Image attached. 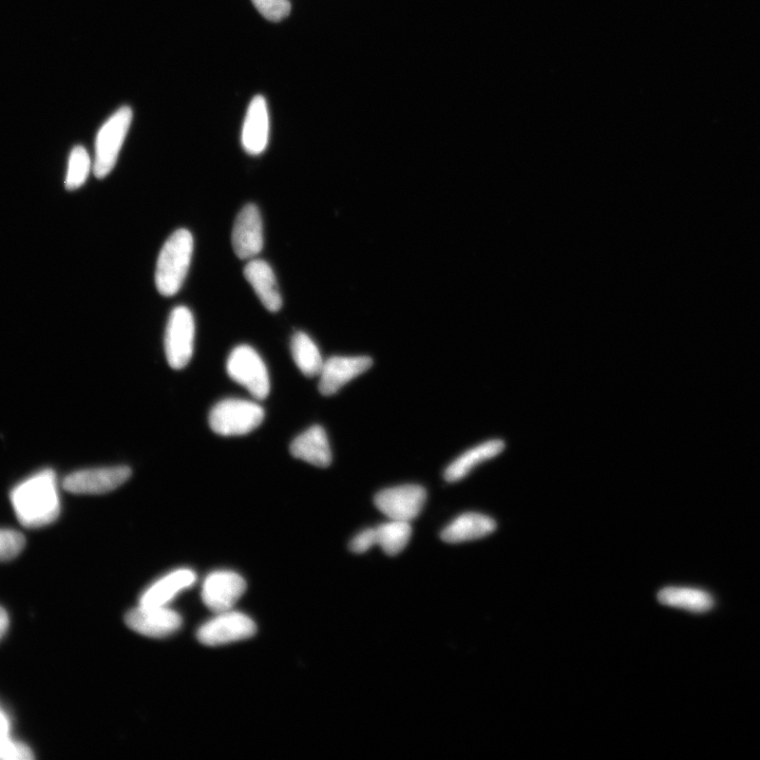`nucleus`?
<instances>
[{
  "instance_id": "obj_12",
  "label": "nucleus",
  "mask_w": 760,
  "mask_h": 760,
  "mask_svg": "<svg viewBox=\"0 0 760 760\" xmlns=\"http://www.w3.org/2000/svg\"><path fill=\"white\" fill-rule=\"evenodd\" d=\"M232 243L235 254L242 260L253 259L263 249V222L259 208L247 204L236 218Z\"/></svg>"
},
{
  "instance_id": "obj_1",
  "label": "nucleus",
  "mask_w": 760,
  "mask_h": 760,
  "mask_svg": "<svg viewBox=\"0 0 760 760\" xmlns=\"http://www.w3.org/2000/svg\"><path fill=\"white\" fill-rule=\"evenodd\" d=\"M16 518L27 528H41L60 517L61 497L56 474L45 469L16 485L10 494Z\"/></svg>"
},
{
  "instance_id": "obj_21",
  "label": "nucleus",
  "mask_w": 760,
  "mask_h": 760,
  "mask_svg": "<svg viewBox=\"0 0 760 760\" xmlns=\"http://www.w3.org/2000/svg\"><path fill=\"white\" fill-rule=\"evenodd\" d=\"M291 351L296 366L308 377L320 374L325 360L311 337L303 332H297L291 342Z\"/></svg>"
},
{
  "instance_id": "obj_25",
  "label": "nucleus",
  "mask_w": 760,
  "mask_h": 760,
  "mask_svg": "<svg viewBox=\"0 0 760 760\" xmlns=\"http://www.w3.org/2000/svg\"><path fill=\"white\" fill-rule=\"evenodd\" d=\"M258 11L269 21L277 23L291 13L289 0H252Z\"/></svg>"
},
{
  "instance_id": "obj_8",
  "label": "nucleus",
  "mask_w": 760,
  "mask_h": 760,
  "mask_svg": "<svg viewBox=\"0 0 760 760\" xmlns=\"http://www.w3.org/2000/svg\"><path fill=\"white\" fill-rule=\"evenodd\" d=\"M426 500L422 486L403 485L378 492L374 503L391 520L410 522L420 515Z\"/></svg>"
},
{
  "instance_id": "obj_19",
  "label": "nucleus",
  "mask_w": 760,
  "mask_h": 760,
  "mask_svg": "<svg viewBox=\"0 0 760 760\" xmlns=\"http://www.w3.org/2000/svg\"><path fill=\"white\" fill-rule=\"evenodd\" d=\"M504 449L505 443L501 440L487 441L471 448L447 467L444 473L445 480L449 483L463 480L475 467L496 458Z\"/></svg>"
},
{
  "instance_id": "obj_20",
  "label": "nucleus",
  "mask_w": 760,
  "mask_h": 760,
  "mask_svg": "<svg viewBox=\"0 0 760 760\" xmlns=\"http://www.w3.org/2000/svg\"><path fill=\"white\" fill-rule=\"evenodd\" d=\"M658 601L663 605L698 614L709 612L714 606L710 594L690 587L663 588L658 594Z\"/></svg>"
},
{
  "instance_id": "obj_13",
  "label": "nucleus",
  "mask_w": 760,
  "mask_h": 760,
  "mask_svg": "<svg viewBox=\"0 0 760 760\" xmlns=\"http://www.w3.org/2000/svg\"><path fill=\"white\" fill-rule=\"evenodd\" d=\"M372 365L373 360L368 356L329 358L319 374L320 393L326 396L334 395L352 379L368 371Z\"/></svg>"
},
{
  "instance_id": "obj_5",
  "label": "nucleus",
  "mask_w": 760,
  "mask_h": 760,
  "mask_svg": "<svg viewBox=\"0 0 760 760\" xmlns=\"http://www.w3.org/2000/svg\"><path fill=\"white\" fill-rule=\"evenodd\" d=\"M195 319L184 306L171 312L165 332V354L168 364L175 370L185 368L193 357L195 345Z\"/></svg>"
},
{
  "instance_id": "obj_22",
  "label": "nucleus",
  "mask_w": 760,
  "mask_h": 760,
  "mask_svg": "<svg viewBox=\"0 0 760 760\" xmlns=\"http://www.w3.org/2000/svg\"><path fill=\"white\" fill-rule=\"evenodd\" d=\"M375 529L377 545L382 547L385 554L391 557L401 554L412 536L411 525L404 521L391 520V522Z\"/></svg>"
},
{
  "instance_id": "obj_14",
  "label": "nucleus",
  "mask_w": 760,
  "mask_h": 760,
  "mask_svg": "<svg viewBox=\"0 0 760 760\" xmlns=\"http://www.w3.org/2000/svg\"><path fill=\"white\" fill-rule=\"evenodd\" d=\"M270 118L268 105L261 95H257L247 109L242 128V146L247 154L261 155L268 147Z\"/></svg>"
},
{
  "instance_id": "obj_3",
  "label": "nucleus",
  "mask_w": 760,
  "mask_h": 760,
  "mask_svg": "<svg viewBox=\"0 0 760 760\" xmlns=\"http://www.w3.org/2000/svg\"><path fill=\"white\" fill-rule=\"evenodd\" d=\"M132 121V110L122 107L101 127L95 140L94 175L107 177L118 162L120 151Z\"/></svg>"
},
{
  "instance_id": "obj_28",
  "label": "nucleus",
  "mask_w": 760,
  "mask_h": 760,
  "mask_svg": "<svg viewBox=\"0 0 760 760\" xmlns=\"http://www.w3.org/2000/svg\"><path fill=\"white\" fill-rule=\"evenodd\" d=\"M9 616L8 613L0 606V639H2L9 629Z\"/></svg>"
},
{
  "instance_id": "obj_15",
  "label": "nucleus",
  "mask_w": 760,
  "mask_h": 760,
  "mask_svg": "<svg viewBox=\"0 0 760 760\" xmlns=\"http://www.w3.org/2000/svg\"><path fill=\"white\" fill-rule=\"evenodd\" d=\"M244 276L266 310L275 313L281 309L282 297L275 273L268 262L252 259L245 265Z\"/></svg>"
},
{
  "instance_id": "obj_23",
  "label": "nucleus",
  "mask_w": 760,
  "mask_h": 760,
  "mask_svg": "<svg viewBox=\"0 0 760 760\" xmlns=\"http://www.w3.org/2000/svg\"><path fill=\"white\" fill-rule=\"evenodd\" d=\"M91 166L88 151L83 146L74 147L69 158L66 188L68 190L80 188L86 182Z\"/></svg>"
},
{
  "instance_id": "obj_16",
  "label": "nucleus",
  "mask_w": 760,
  "mask_h": 760,
  "mask_svg": "<svg viewBox=\"0 0 760 760\" xmlns=\"http://www.w3.org/2000/svg\"><path fill=\"white\" fill-rule=\"evenodd\" d=\"M291 453L295 459L326 468L332 463V452L325 429L313 426L293 441Z\"/></svg>"
},
{
  "instance_id": "obj_11",
  "label": "nucleus",
  "mask_w": 760,
  "mask_h": 760,
  "mask_svg": "<svg viewBox=\"0 0 760 760\" xmlns=\"http://www.w3.org/2000/svg\"><path fill=\"white\" fill-rule=\"evenodd\" d=\"M246 589L244 579L230 570L209 575L202 587L204 604L215 613L231 611Z\"/></svg>"
},
{
  "instance_id": "obj_24",
  "label": "nucleus",
  "mask_w": 760,
  "mask_h": 760,
  "mask_svg": "<svg viewBox=\"0 0 760 760\" xmlns=\"http://www.w3.org/2000/svg\"><path fill=\"white\" fill-rule=\"evenodd\" d=\"M26 539L21 532L13 529H0V562L10 561L22 553Z\"/></svg>"
},
{
  "instance_id": "obj_27",
  "label": "nucleus",
  "mask_w": 760,
  "mask_h": 760,
  "mask_svg": "<svg viewBox=\"0 0 760 760\" xmlns=\"http://www.w3.org/2000/svg\"><path fill=\"white\" fill-rule=\"evenodd\" d=\"M12 722L8 713L0 706V748L4 747L13 739Z\"/></svg>"
},
{
  "instance_id": "obj_6",
  "label": "nucleus",
  "mask_w": 760,
  "mask_h": 760,
  "mask_svg": "<svg viewBox=\"0 0 760 760\" xmlns=\"http://www.w3.org/2000/svg\"><path fill=\"white\" fill-rule=\"evenodd\" d=\"M227 373L258 399H263L270 393L268 369L260 355L250 346L234 349L227 360Z\"/></svg>"
},
{
  "instance_id": "obj_2",
  "label": "nucleus",
  "mask_w": 760,
  "mask_h": 760,
  "mask_svg": "<svg viewBox=\"0 0 760 760\" xmlns=\"http://www.w3.org/2000/svg\"><path fill=\"white\" fill-rule=\"evenodd\" d=\"M194 253L192 233L181 228L164 243L156 268V285L165 297L175 296L182 288Z\"/></svg>"
},
{
  "instance_id": "obj_18",
  "label": "nucleus",
  "mask_w": 760,
  "mask_h": 760,
  "mask_svg": "<svg viewBox=\"0 0 760 760\" xmlns=\"http://www.w3.org/2000/svg\"><path fill=\"white\" fill-rule=\"evenodd\" d=\"M196 581L193 570L181 568L175 570L152 584L142 595L140 605L144 606H167L184 589L192 586Z\"/></svg>"
},
{
  "instance_id": "obj_10",
  "label": "nucleus",
  "mask_w": 760,
  "mask_h": 760,
  "mask_svg": "<svg viewBox=\"0 0 760 760\" xmlns=\"http://www.w3.org/2000/svg\"><path fill=\"white\" fill-rule=\"evenodd\" d=\"M131 630L151 638H163L177 632L182 625L181 616L167 606L140 605L126 616Z\"/></svg>"
},
{
  "instance_id": "obj_7",
  "label": "nucleus",
  "mask_w": 760,
  "mask_h": 760,
  "mask_svg": "<svg viewBox=\"0 0 760 760\" xmlns=\"http://www.w3.org/2000/svg\"><path fill=\"white\" fill-rule=\"evenodd\" d=\"M257 632L255 622L239 612L226 611L204 623L198 631L202 644L218 646L253 637Z\"/></svg>"
},
{
  "instance_id": "obj_17",
  "label": "nucleus",
  "mask_w": 760,
  "mask_h": 760,
  "mask_svg": "<svg viewBox=\"0 0 760 760\" xmlns=\"http://www.w3.org/2000/svg\"><path fill=\"white\" fill-rule=\"evenodd\" d=\"M497 529V522L481 515L468 512L456 518L443 531L441 538L450 544H459L485 538Z\"/></svg>"
},
{
  "instance_id": "obj_9",
  "label": "nucleus",
  "mask_w": 760,
  "mask_h": 760,
  "mask_svg": "<svg viewBox=\"0 0 760 760\" xmlns=\"http://www.w3.org/2000/svg\"><path fill=\"white\" fill-rule=\"evenodd\" d=\"M130 477L131 470L126 466L84 469L68 475L63 488L73 494H104L116 490Z\"/></svg>"
},
{
  "instance_id": "obj_4",
  "label": "nucleus",
  "mask_w": 760,
  "mask_h": 760,
  "mask_svg": "<svg viewBox=\"0 0 760 760\" xmlns=\"http://www.w3.org/2000/svg\"><path fill=\"white\" fill-rule=\"evenodd\" d=\"M263 420L264 410L243 399H225L209 415V425L222 436L245 435L258 428Z\"/></svg>"
},
{
  "instance_id": "obj_26",
  "label": "nucleus",
  "mask_w": 760,
  "mask_h": 760,
  "mask_svg": "<svg viewBox=\"0 0 760 760\" xmlns=\"http://www.w3.org/2000/svg\"><path fill=\"white\" fill-rule=\"evenodd\" d=\"M377 545L376 529L369 528L361 531L350 543V549L355 554H364Z\"/></svg>"
}]
</instances>
